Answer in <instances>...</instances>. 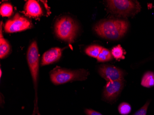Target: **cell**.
Wrapping results in <instances>:
<instances>
[{
    "instance_id": "obj_1",
    "label": "cell",
    "mask_w": 154,
    "mask_h": 115,
    "mask_svg": "<svg viewBox=\"0 0 154 115\" xmlns=\"http://www.w3.org/2000/svg\"><path fill=\"white\" fill-rule=\"evenodd\" d=\"M129 24L126 21L110 20L102 21L96 25L94 30L97 34L104 38L118 40L127 32Z\"/></svg>"
},
{
    "instance_id": "obj_2",
    "label": "cell",
    "mask_w": 154,
    "mask_h": 115,
    "mask_svg": "<svg viewBox=\"0 0 154 115\" xmlns=\"http://www.w3.org/2000/svg\"><path fill=\"white\" fill-rule=\"evenodd\" d=\"M89 72L85 69L70 70L57 67L51 71V80L55 85H60L75 81H84L89 76Z\"/></svg>"
},
{
    "instance_id": "obj_3",
    "label": "cell",
    "mask_w": 154,
    "mask_h": 115,
    "mask_svg": "<svg viewBox=\"0 0 154 115\" xmlns=\"http://www.w3.org/2000/svg\"><path fill=\"white\" fill-rule=\"evenodd\" d=\"M79 26L70 17L64 16L57 20L54 25V32L57 37L69 43L74 41L78 32Z\"/></svg>"
},
{
    "instance_id": "obj_4",
    "label": "cell",
    "mask_w": 154,
    "mask_h": 115,
    "mask_svg": "<svg viewBox=\"0 0 154 115\" xmlns=\"http://www.w3.org/2000/svg\"><path fill=\"white\" fill-rule=\"evenodd\" d=\"M107 3L111 12L123 17L134 16L140 11V4L135 1L110 0L107 1Z\"/></svg>"
},
{
    "instance_id": "obj_5",
    "label": "cell",
    "mask_w": 154,
    "mask_h": 115,
    "mask_svg": "<svg viewBox=\"0 0 154 115\" xmlns=\"http://www.w3.org/2000/svg\"><path fill=\"white\" fill-rule=\"evenodd\" d=\"M28 64L31 72L32 79L34 85L36 92V105H37V86L38 77L39 57L38 48L36 41L32 42L30 44L27 53Z\"/></svg>"
},
{
    "instance_id": "obj_6",
    "label": "cell",
    "mask_w": 154,
    "mask_h": 115,
    "mask_svg": "<svg viewBox=\"0 0 154 115\" xmlns=\"http://www.w3.org/2000/svg\"><path fill=\"white\" fill-rule=\"evenodd\" d=\"M32 27V23L29 20L16 14L12 19L7 21L4 29L6 32L14 33L25 31Z\"/></svg>"
},
{
    "instance_id": "obj_7",
    "label": "cell",
    "mask_w": 154,
    "mask_h": 115,
    "mask_svg": "<svg viewBox=\"0 0 154 115\" xmlns=\"http://www.w3.org/2000/svg\"><path fill=\"white\" fill-rule=\"evenodd\" d=\"M124 85L123 78L117 81L107 82L104 88L103 96L108 101H115L120 95Z\"/></svg>"
},
{
    "instance_id": "obj_8",
    "label": "cell",
    "mask_w": 154,
    "mask_h": 115,
    "mask_svg": "<svg viewBox=\"0 0 154 115\" xmlns=\"http://www.w3.org/2000/svg\"><path fill=\"white\" fill-rule=\"evenodd\" d=\"M98 72L107 82L120 80L123 78L125 75L122 70L111 65H102L99 67Z\"/></svg>"
},
{
    "instance_id": "obj_9",
    "label": "cell",
    "mask_w": 154,
    "mask_h": 115,
    "mask_svg": "<svg viewBox=\"0 0 154 115\" xmlns=\"http://www.w3.org/2000/svg\"><path fill=\"white\" fill-rule=\"evenodd\" d=\"M25 13L26 15L30 18H38L43 15L44 11L38 1L29 0L25 4Z\"/></svg>"
},
{
    "instance_id": "obj_10",
    "label": "cell",
    "mask_w": 154,
    "mask_h": 115,
    "mask_svg": "<svg viewBox=\"0 0 154 115\" xmlns=\"http://www.w3.org/2000/svg\"><path fill=\"white\" fill-rule=\"evenodd\" d=\"M62 55V49L54 47L48 50L43 54L41 61L42 65H48L59 60Z\"/></svg>"
},
{
    "instance_id": "obj_11",
    "label": "cell",
    "mask_w": 154,
    "mask_h": 115,
    "mask_svg": "<svg viewBox=\"0 0 154 115\" xmlns=\"http://www.w3.org/2000/svg\"><path fill=\"white\" fill-rule=\"evenodd\" d=\"M2 23H1V35H0V58L3 59L8 56L10 51V45L9 42L5 39L2 35Z\"/></svg>"
},
{
    "instance_id": "obj_12",
    "label": "cell",
    "mask_w": 154,
    "mask_h": 115,
    "mask_svg": "<svg viewBox=\"0 0 154 115\" xmlns=\"http://www.w3.org/2000/svg\"><path fill=\"white\" fill-rule=\"evenodd\" d=\"M141 85L146 88H151L154 86V73L152 71L147 72L142 79Z\"/></svg>"
},
{
    "instance_id": "obj_13",
    "label": "cell",
    "mask_w": 154,
    "mask_h": 115,
    "mask_svg": "<svg viewBox=\"0 0 154 115\" xmlns=\"http://www.w3.org/2000/svg\"><path fill=\"white\" fill-rule=\"evenodd\" d=\"M103 48L102 47L100 46H90L85 49V52L88 56L97 58L101 53Z\"/></svg>"
},
{
    "instance_id": "obj_14",
    "label": "cell",
    "mask_w": 154,
    "mask_h": 115,
    "mask_svg": "<svg viewBox=\"0 0 154 115\" xmlns=\"http://www.w3.org/2000/svg\"><path fill=\"white\" fill-rule=\"evenodd\" d=\"M112 55L109 50L103 47L97 59L98 62H104L110 61L112 59Z\"/></svg>"
},
{
    "instance_id": "obj_15",
    "label": "cell",
    "mask_w": 154,
    "mask_h": 115,
    "mask_svg": "<svg viewBox=\"0 0 154 115\" xmlns=\"http://www.w3.org/2000/svg\"><path fill=\"white\" fill-rule=\"evenodd\" d=\"M111 53L114 58L116 59H124V50L120 45L113 47L112 49Z\"/></svg>"
},
{
    "instance_id": "obj_16",
    "label": "cell",
    "mask_w": 154,
    "mask_h": 115,
    "mask_svg": "<svg viewBox=\"0 0 154 115\" xmlns=\"http://www.w3.org/2000/svg\"><path fill=\"white\" fill-rule=\"evenodd\" d=\"M13 13V8L9 3H4L1 7V14L3 17H9Z\"/></svg>"
},
{
    "instance_id": "obj_17",
    "label": "cell",
    "mask_w": 154,
    "mask_h": 115,
    "mask_svg": "<svg viewBox=\"0 0 154 115\" xmlns=\"http://www.w3.org/2000/svg\"><path fill=\"white\" fill-rule=\"evenodd\" d=\"M118 110L119 113L122 115H128L131 112V106L129 104L127 103H122L119 106Z\"/></svg>"
},
{
    "instance_id": "obj_18",
    "label": "cell",
    "mask_w": 154,
    "mask_h": 115,
    "mask_svg": "<svg viewBox=\"0 0 154 115\" xmlns=\"http://www.w3.org/2000/svg\"><path fill=\"white\" fill-rule=\"evenodd\" d=\"M150 101H148L143 107L135 112L134 115H146Z\"/></svg>"
},
{
    "instance_id": "obj_19",
    "label": "cell",
    "mask_w": 154,
    "mask_h": 115,
    "mask_svg": "<svg viewBox=\"0 0 154 115\" xmlns=\"http://www.w3.org/2000/svg\"><path fill=\"white\" fill-rule=\"evenodd\" d=\"M85 113L87 115H103L100 112L96 110L92 109H88L85 110Z\"/></svg>"
},
{
    "instance_id": "obj_20",
    "label": "cell",
    "mask_w": 154,
    "mask_h": 115,
    "mask_svg": "<svg viewBox=\"0 0 154 115\" xmlns=\"http://www.w3.org/2000/svg\"><path fill=\"white\" fill-rule=\"evenodd\" d=\"M2 76V70H1V77Z\"/></svg>"
}]
</instances>
